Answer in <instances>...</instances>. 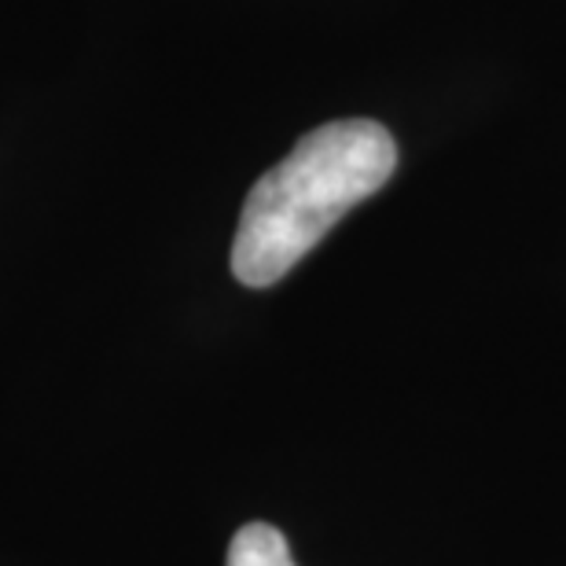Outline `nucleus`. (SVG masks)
I'll list each match as a JSON object with an SVG mask.
<instances>
[{
    "label": "nucleus",
    "instance_id": "nucleus-1",
    "mask_svg": "<svg viewBox=\"0 0 566 566\" xmlns=\"http://www.w3.org/2000/svg\"><path fill=\"white\" fill-rule=\"evenodd\" d=\"M398 144L371 118H343L305 133L280 166L258 177L232 243V273L273 287L357 202L387 185Z\"/></svg>",
    "mask_w": 566,
    "mask_h": 566
},
{
    "label": "nucleus",
    "instance_id": "nucleus-2",
    "mask_svg": "<svg viewBox=\"0 0 566 566\" xmlns=\"http://www.w3.org/2000/svg\"><path fill=\"white\" fill-rule=\"evenodd\" d=\"M224 566H294V559L276 526L251 523L232 537L229 563Z\"/></svg>",
    "mask_w": 566,
    "mask_h": 566
}]
</instances>
